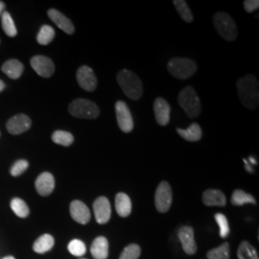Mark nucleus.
I'll return each mask as SVG.
<instances>
[{
	"instance_id": "f257e3e1",
	"label": "nucleus",
	"mask_w": 259,
	"mask_h": 259,
	"mask_svg": "<svg viewBox=\"0 0 259 259\" xmlns=\"http://www.w3.org/2000/svg\"><path fill=\"white\" fill-rule=\"evenodd\" d=\"M237 92L241 103L249 110L258 108L259 83L255 76L248 74L237 82Z\"/></svg>"
},
{
	"instance_id": "f03ea898",
	"label": "nucleus",
	"mask_w": 259,
	"mask_h": 259,
	"mask_svg": "<svg viewBox=\"0 0 259 259\" xmlns=\"http://www.w3.org/2000/svg\"><path fill=\"white\" fill-rule=\"evenodd\" d=\"M117 83L122 92L132 100H139L143 94V85L139 76L128 69H122L117 74Z\"/></svg>"
},
{
	"instance_id": "7ed1b4c3",
	"label": "nucleus",
	"mask_w": 259,
	"mask_h": 259,
	"mask_svg": "<svg viewBox=\"0 0 259 259\" xmlns=\"http://www.w3.org/2000/svg\"><path fill=\"white\" fill-rule=\"evenodd\" d=\"M178 102L184 109L186 115L189 118L197 117L198 115H200L202 111L201 101L194 89L191 87H185L180 93L178 97Z\"/></svg>"
},
{
	"instance_id": "20e7f679",
	"label": "nucleus",
	"mask_w": 259,
	"mask_h": 259,
	"mask_svg": "<svg viewBox=\"0 0 259 259\" xmlns=\"http://www.w3.org/2000/svg\"><path fill=\"white\" fill-rule=\"evenodd\" d=\"M213 23L216 31L221 37L232 41L237 37V27L232 17L224 12H219L213 16Z\"/></svg>"
},
{
	"instance_id": "39448f33",
	"label": "nucleus",
	"mask_w": 259,
	"mask_h": 259,
	"mask_svg": "<svg viewBox=\"0 0 259 259\" xmlns=\"http://www.w3.org/2000/svg\"><path fill=\"white\" fill-rule=\"evenodd\" d=\"M167 68L169 73L180 80L190 78L197 71L194 61L186 58H174L169 61Z\"/></svg>"
},
{
	"instance_id": "423d86ee",
	"label": "nucleus",
	"mask_w": 259,
	"mask_h": 259,
	"mask_svg": "<svg viewBox=\"0 0 259 259\" xmlns=\"http://www.w3.org/2000/svg\"><path fill=\"white\" fill-rule=\"evenodd\" d=\"M68 111L72 116L82 119H94L100 114V110L95 103L81 98L70 103Z\"/></svg>"
},
{
	"instance_id": "0eeeda50",
	"label": "nucleus",
	"mask_w": 259,
	"mask_h": 259,
	"mask_svg": "<svg viewBox=\"0 0 259 259\" xmlns=\"http://www.w3.org/2000/svg\"><path fill=\"white\" fill-rule=\"evenodd\" d=\"M155 204L159 212L165 213L172 204V189L167 182H161L156 190Z\"/></svg>"
},
{
	"instance_id": "6e6552de",
	"label": "nucleus",
	"mask_w": 259,
	"mask_h": 259,
	"mask_svg": "<svg viewBox=\"0 0 259 259\" xmlns=\"http://www.w3.org/2000/svg\"><path fill=\"white\" fill-rule=\"evenodd\" d=\"M116 120L121 131L124 133H131L134 130V119L127 104L123 101L115 103Z\"/></svg>"
},
{
	"instance_id": "1a4fd4ad",
	"label": "nucleus",
	"mask_w": 259,
	"mask_h": 259,
	"mask_svg": "<svg viewBox=\"0 0 259 259\" xmlns=\"http://www.w3.org/2000/svg\"><path fill=\"white\" fill-rule=\"evenodd\" d=\"M77 82L79 85L87 92H94L97 88V78L94 74L93 69L88 66L83 65L81 66L76 73Z\"/></svg>"
},
{
	"instance_id": "9d476101",
	"label": "nucleus",
	"mask_w": 259,
	"mask_h": 259,
	"mask_svg": "<svg viewBox=\"0 0 259 259\" xmlns=\"http://www.w3.org/2000/svg\"><path fill=\"white\" fill-rule=\"evenodd\" d=\"M30 64L37 74L44 78H49L55 72V65L53 61L46 56L33 57L30 61Z\"/></svg>"
},
{
	"instance_id": "9b49d317",
	"label": "nucleus",
	"mask_w": 259,
	"mask_h": 259,
	"mask_svg": "<svg viewBox=\"0 0 259 259\" xmlns=\"http://www.w3.org/2000/svg\"><path fill=\"white\" fill-rule=\"evenodd\" d=\"M93 210L95 219L98 224H106L111 219V207L108 198L101 196L93 203Z\"/></svg>"
},
{
	"instance_id": "f8f14e48",
	"label": "nucleus",
	"mask_w": 259,
	"mask_h": 259,
	"mask_svg": "<svg viewBox=\"0 0 259 259\" xmlns=\"http://www.w3.org/2000/svg\"><path fill=\"white\" fill-rule=\"evenodd\" d=\"M31 125H32V121L30 119V117L25 114L20 113L11 117L6 124V127L10 134L20 135L30 129Z\"/></svg>"
},
{
	"instance_id": "ddd939ff",
	"label": "nucleus",
	"mask_w": 259,
	"mask_h": 259,
	"mask_svg": "<svg viewBox=\"0 0 259 259\" xmlns=\"http://www.w3.org/2000/svg\"><path fill=\"white\" fill-rule=\"evenodd\" d=\"M36 190L40 196H49L55 188V179L49 172H44L36 180Z\"/></svg>"
},
{
	"instance_id": "4468645a",
	"label": "nucleus",
	"mask_w": 259,
	"mask_h": 259,
	"mask_svg": "<svg viewBox=\"0 0 259 259\" xmlns=\"http://www.w3.org/2000/svg\"><path fill=\"white\" fill-rule=\"evenodd\" d=\"M47 15L49 19H51L58 27L63 30L65 33L68 35H72L74 33L75 27L71 20L66 18L64 14L56 9L48 10Z\"/></svg>"
},
{
	"instance_id": "2eb2a0df",
	"label": "nucleus",
	"mask_w": 259,
	"mask_h": 259,
	"mask_svg": "<svg viewBox=\"0 0 259 259\" xmlns=\"http://www.w3.org/2000/svg\"><path fill=\"white\" fill-rule=\"evenodd\" d=\"M154 111L158 125L166 126L170 121L171 112V108L166 100L163 98H157L154 103Z\"/></svg>"
},
{
	"instance_id": "dca6fc26",
	"label": "nucleus",
	"mask_w": 259,
	"mask_h": 259,
	"mask_svg": "<svg viewBox=\"0 0 259 259\" xmlns=\"http://www.w3.org/2000/svg\"><path fill=\"white\" fill-rule=\"evenodd\" d=\"M70 215L73 220L79 224L85 225L91 220V211L89 207L81 201H73L70 204Z\"/></svg>"
},
{
	"instance_id": "f3484780",
	"label": "nucleus",
	"mask_w": 259,
	"mask_h": 259,
	"mask_svg": "<svg viewBox=\"0 0 259 259\" xmlns=\"http://www.w3.org/2000/svg\"><path fill=\"white\" fill-rule=\"evenodd\" d=\"M179 238L185 252L187 254H194L197 250V246L195 243L193 229L191 227H183L179 231Z\"/></svg>"
},
{
	"instance_id": "a211bd4d",
	"label": "nucleus",
	"mask_w": 259,
	"mask_h": 259,
	"mask_svg": "<svg viewBox=\"0 0 259 259\" xmlns=\"http://www.w3.org/2000/svg\"><path fill=\"white\" fill-rule=\"evenodd\" d=\"M203 202L207 206H225L227 204L226 196L217 189H207L203 194Z\"/></svg>"
},
{
	"instance_id": "6ab92c4d",
	"label": "nucleus",
	"mask_w": 259,
	"mask_h": 259,
	"mask_svg": "<svg viewBox=\"0 0 259 259\" xmlns=\"http://www.w3.org/2000/svg\"><path fill=\"white\" fill-rule=\"evenodd\" d=\"M91 252L95 259H107L109 256V242L107 238L99 236L93 241Z\"/></svg>"
},
{
	"instance_id": "aec40b11",
	"label": "nucleus",
	"mask_w": 259,
	"mask_h": 259,
	"mask_svg": "<svg viewBox=\"0 0 259 259\" xmlns=\"http://www.w3.org/2000/svg\"><path fill=\"white\" fill-rule=\"evenodd\" d=\"M1 69L9 78L16 80V79H19V77L22 75L24 67L19 61L13 59L5 62L2 65Z\"/></svg>"
},
{
	"instance_id": "412c9836",
	"label": "nucleus",
	"mask_w": 259,
	"mask_h": 259,
	"mask_svg": "<svg viewBox=\"0 0 259 259\" xmlns=\"http://www.w3.org/2000/svg\"><path fill=\"white\" fill-rule=\"evenodd\" d=\"M115 209L121 217H128L132 212V202L129 196L125 193H118L115 196Z\"/></svg>"
},
{
	"instance_id": "4be33fe9",
	"label": "nucleus",
	"mask_w": 259,
	"mask_h": 259,
	"mask_svg": "<svg viewBox=\"0 0 259 259\" xmlns=\"http://www.w3.org/2000/svg\"><path fill=\"white\" fill-rule=\"evenodd\" d=\"M177 133L185 140L190 142L199 141L203 137V131L200 125L197 123H192L187 129H177Z\"/></svg>"
},
{
	"instance_id": "5701e85b",
	"label": "nucleus",
	"mask_w": 259,
	"mask_h": 259,
	"mask_svg": "<svg viewBox=\"0 0 259 259\" xmlns=\"http://www.w3.org/2000/svg\"><path fill=\"white\" fill-rule=\"evenodd\" d=\"M55 240L54 237L50 234H44L35 241L33 245V250L37 253H45L51 250L54 247Z\"/></svg>"
},
{
	"instance_id": "b1692460",
	"label": "nucleus",
	"mask_w": 259,
	"mask_h": 259,
	"mask_svg": "<svg viewBox=\"0 0 259 259\" xmlns=\"http://www.w3.org/2000/svg\"><path fill=\"white\" fill-rule=\"evenodd\" d=\"M232 204L233 205H243L245 204H256L252 195L248 194L241 189H236L232 195Z\"/></svg>"
},
{
	"instance_id": "393cba45",
	"label": "nucleus",
	"mask_w": 259,
	"mask_h": 259,
	"mask_svg": "<svg viewBox=\"0 0 259 259\" xmlns=\"http://www.w3.org/2000/svg\"><path fill=\"white\" fill-rule=\"evenodd\" d=\"M238 259H259L256 250L250 245L249 242H242L237 250Z\"/></svg>"
},
{
	"instance_id": "a878e982",
	"label": "nucleus",
	"mask_w": 259,
	"mask_h": 259,
	"mask_svg": "<svg viewBox=\"0 0 259 259\" xmlns=\"http://www.w3.org/2000/svg\"><path fill=\"white\" fill-rule=\"evenodd\" d=\"M1 23H2V28L5 32V34L8 36V37H16L17 34H18V30L17 27L15 25V22L12 19L11 15H10L8 12H4L1 16Z\"/></svg>"
},
{
	"instance_id": "bb28decb",
	"label": "nucleus",
	"mask_w": 259,
	"mask_h": 259,
	"mask_svg": "<svg viewBox=\"0 0 259 259\" xmlns=\"http://www.w3.org/2000/svg\"><path fill=\"white\" fill-rule=\"evenodd\" d=\"M175 7H176L177 12L181 16L184 21L190 23L193 21V15L191 13V10L188 7L186 1L185 0H174L173 1Z\"/></svg>"
},
{
	"instance_id": "cd10ccee",
	"label": "nucleus",
	"mask_w": 259,
	"mask_h": 259,
	"mask_svg": "<svg viewBox=\"0 0 259 259\" xmlns=\"http://www.w3.org/2000/svg\"><path fill=\"white\" fill-rule=\"evenodd\" d=\"M55 37V30L50 25H44L37 36V41L41 46L49 45Z\"/></svg>"
},
{
	"instance_id": "c85d7f7f",
	"label": "nucleus",
	"mask_w": 259,
	"mask_h": 259,
	"mask_svg": "<svg viewBox=\"0 0 259 259\" xmlns=\"http://www.w3.org/2000/svg\"><path fill=\"white\" fill-rule=\"evenodd\" d=\"M52 140L56 144L62 145V146H70L73 141H74V138L73 136L65 131H56L52 134Z\"/></svg>"
},
{
	"instance_id": "c756f323",
	"label": "nucleus",
	"mask_w": 259,
	"mask_h": 259,
	"mask_svg": "<svg viewBox=\"0 0 259 259\" xmlns=\"http://www.w3.org/2000/svg\"><path fill=\"white\" fill-rule=\"evenodd\" d=\"M11 208L14 213L20 218H26L30 213L26 203L19 198H15L11 201Z\"/></svg>"
},
{
	"instance_id": "7c9ffc66",
	"label": "nucleus",
	"mask_w": 259,
	"mask_h": 259,
	"mask_svg": "<svg viewBox=\"0 0 259 259\" xmlns=\"http://www.w3.org/2000/svg\"><path fill=\"white\" fill-rule=\"evenodd\" d=\"M208 259H230V245L224 243L220 247L212 249L207 252Z\"/></svg>"
},
{
	"instance_id": "2f4dec72",
	"label": "nucleus",
	"mask_w": 259,
	"mask_h": 259,
	"mask_svg": "<svg viewBox=\"0 0 259 259\" xmlns=\"http://www.w3.org/2000/svg\"><path fill=\"white\" fill-rule=\"evenodd\" d=\"M68 250L75 256H83L87 252V247L83 241L74 239L70 241V243L68 244Z\"/></svg>"
},
{
	"instance_id": "473e14b6",
	"label": "nucleus",
	"mask_w": 259,
	"mask_h": 259,
	"mask_svg": "<svg viewBox=\"0 0 259 259\" xmlns=\"http://www.w3.org/2000/svg\"><path fill=\"white\" fill-rule=\"evenodd\" d=\"M141 250L137 244H131L127 246L121 253L119 259H138L140 256Z\"/></svg>"
},
{
	"instance_id": "72a5a7b5",
	"label": "nucleus",
	"mask_w": 259,
	"mask_h": 259,
	"mask_svg": "<svg viewBox=\"0 0 259 259\" xmlns=\"http://www.w3.org/2000/svg\"><path fill=\"white\" fill-rule=\"evenodd\" d=\"M215 220L220 228V236L222 238L228 237L230 234V226L227 217L222 213H217L215 214Z\"/></svg>"
},
{
	"instance_id": "f704fd0d",
	"label": "nucleus",
	"mask_w": 259,
	"mask_h": 259,
	"mask_svg": "<svg viewBox=\"0 0 259 259\" xmlns=\"http://www.w3.org/2000/svg\"><path fill=\"white\" fill-rule=\"evenodd\" d=\"M28 166H29V163H28L27 160L19 159L11 168V175L14 177L20 176L22 173H24L26 171Z\"/></svg>"
},
{
	"instance_id": "c9c22d12",
	"label": "nucleus",
	"mask_w": 259,
	"mask_h": 259,
	"mask_svg": "<svg viewBox=\"0 0 259 259\" xmlns=\"http://www.w3.org/2000/svg\"><path fill=\"white\" fill-rule=\"evenodd\" d=\"M259 1L258 0H246L244 1V8L246 12L248 13H252L255 10L258 9Z\"/></svg>"
},
{
	"instance_id": "e433bc0d",
	"label": "nucleus",
	"mask_w": 259,
	"mask_h": 259,
	"mask_svg": "<svg viewBox=\"0 0 259 259\" xmlns=\"http://www.w3.org/2000/svg\"><path fill=\"white\" fill-rule=\"evenodd\" d=\"M243 161H244V163H245V168H246V170L248 171V172H250V173H253V169H252V167L250 165V163H249V161L247 160V159H243Z\"/></svg>"
},
{
	"instance_id": "4c0bfd02",
	"label": "nucleus",
	"mask_w": 259,
	"mask_h": 259,
	"mask_svg": "<svg viewBox=\"0 0 259 259\" xmlns=\"http://www.w3.org/2000/svg\"><path fill=\"white\" fill-rule=\"evenodd\" d=\"M5 3L4 2H2V1H0V17L2 16V14L5 12Z\"/></svg>"
},
{
	"instance_id": "58836bf2",
	"label": "nucleus",
	"mask_w": 259,
	"mask_h": 259,
	"mask_svg": "<svg viewBox=\"0 0 259 259\" xmlns=\"http://www.w3.org/2000/svg\"><path fill=\"white\" fill-rule=\"evenodd\" d=\"M248 161H249V163H250V165H256L257 164V161H256V159L254 158L253 157H249V159H248Z\"/></svg>"
},
{
	"instance_id": "ea45409f",
	"label": "nucleus",
	"mask_w": 259,
	"mask_h": 259,
	"mask_svg": "<svg viewBox=\"0 0 259 259\" xmlns=\"http://www.w3.org/2000/svg\"><path fill=\"white\" fill-rule=\"evenodd\" d=\"M4 89H5V83H3V81L0 80V93L3 92Z\"/></svg>"
},
{
	"instance_id": "a19ab883",
	"label": "nucleus",
	"mask_w": 259,
	"mask_h": 259,
	"mask_svg": "<svg viewBox=\"0 0 259 259\" xmlns=\"http://www.w3.org/2000/svg\"><path fill=\"white\" fill-rule=\"evenodd\" d=\"M1 259H16L14 256H12V255H9V256H5V257H3V258Z\"/></svg>"
},
{
	"instance_id": "79ce46f5",
	"label": "nucleus",
	"mask_w": 259,
	"mask_h": 259,
	"mask_svg": "<svg viewBox=\"0 0 259 259\" xmlns=\"http://www.w3.org/2000/svg\"><path fill=\"white\" fill-rule=\"evenodd\" d=\"M81 259H85V258H81Z\"/></svg>"
}]
</instances>
